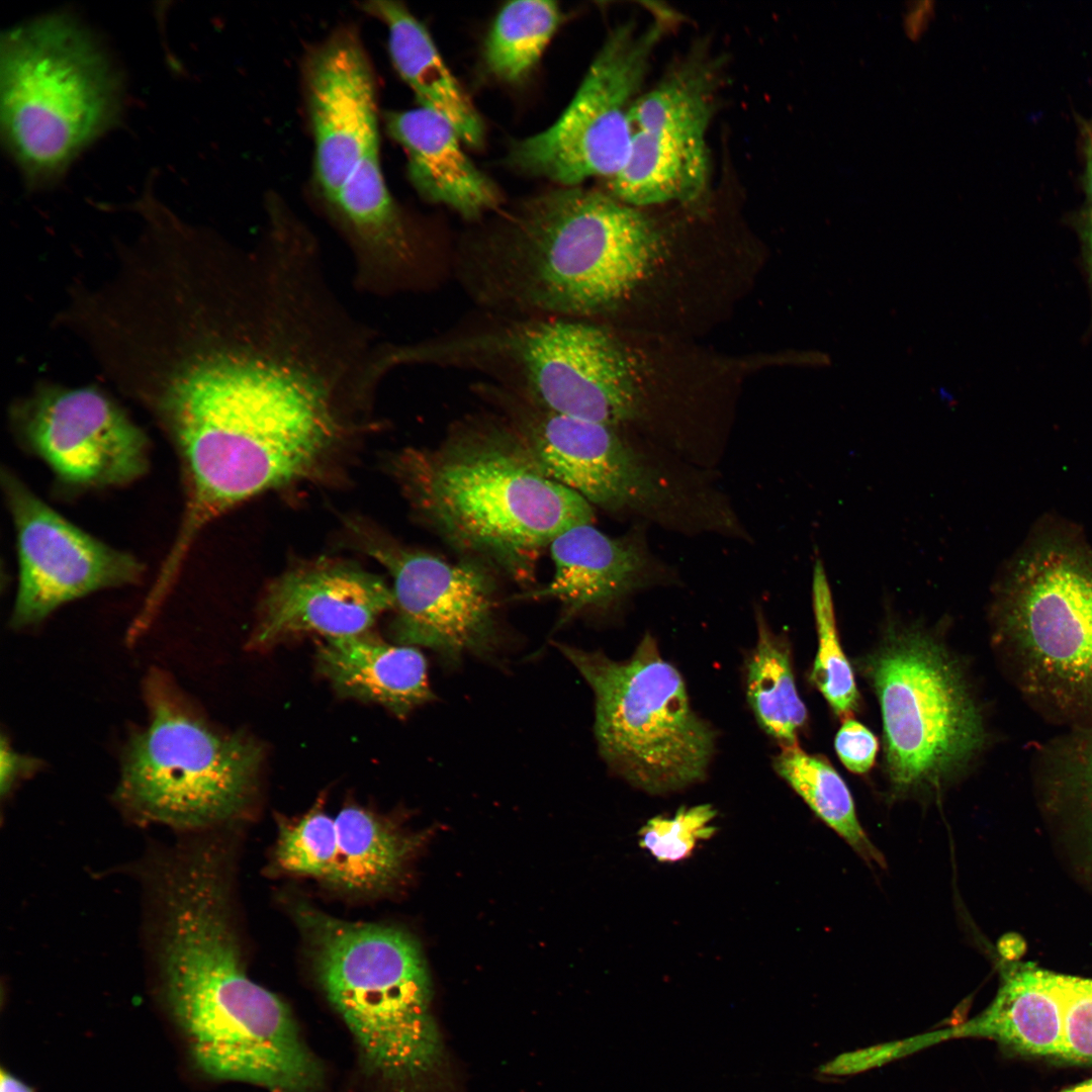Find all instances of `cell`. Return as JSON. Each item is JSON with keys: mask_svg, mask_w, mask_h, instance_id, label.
Listing matches in <instances>:
<instances>
[{"mask_svg": "<svg viewBox=\"0 0 1092 1092\" xmlns=\"http://www.w3.org/2000/svg\"><path fill=\"white\" fill-rule=\"evenodd\" d=\"M716 810L710 804L679 808L670 817L655 816L639 830V845L661 862L690 857L697 844L716 832Z\"/></svg>", "mask_w": 1092, "mask_h": 1092, "instance_id": "obj_32", "label": "cell"}, {"mask_svg": "<svg viewBox=\"0 0 1092 1092\" xmlns=\"http://www.w3.org/2000/svg\"><path fill=\"white\" fill-rule=\"evenodd\" d=\"M397 361L475 372L539 408L614 427L639 404L633 358L596 321L478 309L446 332L398 342Z\"/></svg>", "mask_w": 1092, "mask_h": 1092, "instance_id": "obj_5", "label": "cell"}, {"mask_svg": "<svg viewBox=\"0 0 1092 1092\" xmlns=\"http://www.w3.org/2000/svg\"><path fill=\"white\" fill-rule=\"evenodd\" d=\"M446 445L404 451L392 469L421 514L462 548L519 570L564 530L593 523V506L547 476L511 426L467 421Z\"/></svg>", "mask_w": 1092, "mask_h": 1092, "instance_id": "obj_4", "label": "cell"}, {"mask_svg": "<svg viewBox=\"0 0 1092 1092\" xmlns=\"http://www.w3.org/2000/svg\"><path fill=\"white\" fill-rule=\"evenodd\" d=\"M835 749L842 763L854 774H864L873 766L877 751L876 736L852 719L843 722L835 737Z\"/></svg>", "mask_w": 1092, "mask_h": 1092, "instance_id": "obj_34", "label": "cell"}, {"mask_svg": "<svg viewBox=\"0 0 1092 1092\" xmlns=\"http://www.w3.org/2000/svg\"><path fill=\"white\" fill-rule=\"evenodd\" d=\"M561 20L553 1L522 0L507 3L487 35L484 60L497 79L516 83L539 62Z\"/></svg>", "mask_w": 1092, "mask_h": 1092, "instance_id": "obj_30", "label": "cell"}, {"mask_svg": "<svg viewBox=\"0 0 1092 1092\" xmlns=\"http://www.w3.org/2000/svg\"><path fill=\"white\" fill-rule=\"evenodd\" d=\"M1078 129L1084 159L1083 188L1085 192L1084 205L1079 218V230L1083 244L1086 271L1092 290V112L1087 116L1078 118Z\"/></svg>", "mask_w": 1092, "mask_h": 1092, "instance_id": "obj_35", "label": "cell"}, {"mask_svg": "<svg viewBox=\"0 0 1092 1092\" xmlns=\"http://www.w3.org/2000/svg\"><path fill=\"white\" fill-rule=\"evenodd\" d=\"M812 601L818 636V650L811 679L840 716L857 705V690L851 666L839 643L831 589L820 559L813 568Z\"/></svg>", "mask_w": 1092, "mask_h": 1092, "instance_id": "obj_31", "label": "cell"}, {"mask_svg": "<svg viewBox=\"0 0 1092 1092\" xmlns=\"http://www.w3.org/2000/svg\"><path fill=\"white\" fill-rule=\"evenodd\" d=\"M149 721L126 744L116 797L132 815L181 830L235 817L253 791L262 752L210 728L162 675L147 682Z\"/></svg>", "mask_w": 1092, "mask_h": 1092, "instance_id": "obj_10", "label": "cell"}, {"mask_svg": "<svg viewBox=\"0 0 1092 1092\" xmlns=\"http://www.w3.org/2000/svg\"><path fill=\"white\" fill-rule=\"evenodd\" d=\"M422 842V835L358 806L336 816L312 809L280 825L275 857L285 872L372 894L396 885Z\"/></svg>", "mask_w": 1092, "mask_h": 1092, "instance_id": "obj_19", "label": "cell"}, {"mask_svg": "<svg viewBox=\"0 0 1092 1092\" xmlns=\"http://www.w3.org/2000/svg\"><path fill=\"white\" fill-rule=\"evenodd\" d=\"M121 106L120 74L73 15L49 13L3 32L1 135L30 189L56 185Z\"/></svg>", "mask_w": 1092, "mask_h": 1092, "instance_id": "obj_6", "label": "cell"}, {"mask_svg": "<svg viewBox=\"0 0 1092 1092\" xmlns=\"http://www.w3.org/2000/svg\"><path fill=\"white\" fill-rule=\"evenodd\" d=\"M778 775L827 826L868 862L884 866L883 854L858 821L852 796L839 774L824 759L797 744L784 746L776 756Z\"/></svg>", "mask_w": 1092, "mask_h": 1092, "instance_id": "obj_29", "label": "cell"}, {"mask_svg": "<svg viewBox=\"0 0 1092 1092\" xmlns=\"http://www.w3.org/2000/svg\"><path fill=\"white\" fill-rule=\"evenodd\" d=\"M228 898L224 876L209 869L175 874L153 893V962L168 1011L203 1075L314 1092L323 1066L288 1006L248 976Z\"/></svg>", "mask_w": 1092, "mask_h": 1092, "instance_id": "obj_2", "label": "cell"}, {"mask_svg": "<svg viewBox=\"0 0 1092 1092\" xmlns=\"http://www.w3.org/2000/svg\"><path fill=\"white\" fill-rule=\"evenodd\" d=\"M2 486L18 557L14 628L39 623L70 601L141 578L143 565L135 557L69 522L11 472L3 473Z\"/></svg>", "mask_w": 1092, "mask_h": 1092, "instance_id": "obj_15", "label": "cell"}, {"mask_svg": "<svg viewBox=\"0 0 1092 1092\" xmlns=\"http://www.w3.org/2000/svg\"><path fill=\"white\" fill-rule=\"evenodd\" d=\"M746 694L760 727L784 746L797 744L807 710L797 692L789 649L760 617L747 664Z\"/></svg>", "mask_w": 1092, "mask_h": 1092, "instance_id": "obj_28", "label": "cell"}, {"mask_svg": "<svg viewBox=\"0 0 1092 1092\" xmlns=\"http://www.w3.org/2000/svg\"><path fill=\"white\" fill-rule=\"evenodd\" d=\"M553 574L539 589L521 599H554L561 605L559 624L588 609L605 608L646 583L652 564L643 543L628 535L613 537L593 523L564 530L549 545Z\"/></svg>", "mask_w": 1092, "mask_h": 1092, "instance_id": "obj_23", "label": "cell"}, {"mask_svg": "<svg viewBox=\"0 0 1092 1092\" xmlns=\"http://www.w3.org/2000/svg\"><path fill=\"white\" fill-rule=\"evenodd\" d=\"M471 388L507 417L551 479L592 506L634 511L663 522L689 510V493L625 442L614 426L539 408L488 381Z\"/></svg>", "mask_w": 1092, "mask_h": 1092, "instance_id": "obj_13", "label": "cell"}, {"mask_svg": "<svg viewBox=\"0 0 1092 1092\" xmlns=\"http://www.w3.org/2000/svg\"><path fill=\"white\" fill-rule=\"evenodd\" d=\"M1065 1017L1061 1055L1074 1063H1092V979L1059 973Z\"/></svg>", "mask_w": 1092, "mask_h": 1092, "instance_id": "obj_33", "label": "cell"}, {"mask_svg": "<svg viewBox=\"0 0 1092 1092\" xmlns=\"http://www.w3.org/2000/svg\"><path fill=\"white\" fill-rule=\"evenodd\" d=\"M190 348L157 402L187 491L174 568L206 524L311 475L375 396L359 362L279 313H244Z\"/></svg>", "mask_w": 1092, "mask_h": 1092, "instance_id": "obj_1", "label": "cell"}, {"mask_svg": "<svg viewBox=\"0 0 1092 1092\" xmlns=\"http://www.w3.org/2000/svg\"><path fill=\"white\" fill-rule=\"evenodd\" d=\"M595 695V734L608 765L652 795L702 782L715 732L693 710L681 674L647 634L622 661L556 644Z\"/></svg>", "mask_w": 1092, "mask_h": 1092, "instance_id": "obj_9", "label": "cell"}, {"mask_svg": "<svg viewBox=\"0 0 1092 1092\" xmlns=\"http://www.w3.org/2000/svg\"><path fill=\"white\" fill-rule=\"evenodd\" d=\"M38 761L16 752L2 737L0 785L1 794L9 793L13 786L38 767Z\"/></svg>", "mask_w": 1092, "mask_h": 1092, "instance_id": "obj_36", "label": "cell"}, {"mask_svg": "<svg viewBox=\"0 0 1092 1092\" xmlns=\"http://www.w3.org/2000/svg\"><path fill=\"white\" fill-rule=\"evenodd\" d=\"M881 708L888 777L898 792L939 789L986 739L960 666L928 633L889 632L867 663Z\"/></svg>", "mask_w": 1092, "mask_h": 1092, "instance_id": "obj_11", "label": "cell"}, {"mask_svg": "<svg viewBox=\"0 0 1092 1092\" xmlns=\"http://www.w3.org/2000/svg\"><path fill=\"white\" fill-rule=\"evenodd\" d=\"M296 914L321 987L354 1036L365 1072L394 1092L422 1084L442 1063L444 1044L417 941L395 927L308 906Z\"/></svg>", "mask_w": 1092, "mask_h": 1092, "instance_id": "obj_7", "label": "cell"}, {"mask_svg": "<svg viewBox=\"0 0 1092 1092\" xmlns=\"http://www.w3.org/2000/svg\"><path fill=\"white\" fill-rule=\"evenodd\" d=\"M20 429L32 452L68 485H125L148 469L145 434L90 387L38 393L25 404Z\"/></svg>", "mask_w": 1092, "mask_h": 1092, "instance_id": "obj_18", "label": "cell"}, {"mask_svg": "<svg viewBox=\"0 0 1092 1092\" xmlns=\"http://www.w3.org/2000/svg\"><path fill=\"white\" fill-rule=\"evenodd\" d=\"M663 237L609 192L561 187L462 240L452 272L478 309L595 321L652 271Z\"/></svg>", "mask_w": 1092, "mask_h": 1092, "instance_id": "obj_3", "label": "cell"}, {"mask_svg": "<svg viewBox=\"0 0 1092 1092\" xmlns=\"http://www.w3.org/2000/svg\"><path fill=\"white\" fill-rule=\"evenodd\" d=\"M0 1092H33L32 1088L4 1068L0 1073Z\"/></svg>", "mask_w": 1092, "mask_h": 1092, "instance_id": "obj_37", "label": "cell"}, {"mask_svg": "<svg viewBox=\"0 0 1092 1092\" xmlns=\"http://www.w3.org/2000/svg\"><path fill=\"white\" fill-rule=\"evenodd\" d=\"M967 1037L994 1040L1020 1054L1061 1058L1065 1017L1059 973L1003 960L999 989L981 1013L951 1027L875 1044L871 1054L881 1067L933 1044Z\"/></svg>", "mask_w": 1092, "mask_h": 1092, "instance_id": "obj_21", "label": "cell"}, {"mask_svg": "<svg viewBox=\"0 0 1092 1092\" xmlns=\"http://www.w3.org/2000/svg\"><path fill=\"white\" fill-rule=\"evenodd\" d=\"M317 663L342 695L376 702L400 717L434 698L420 650L385 643L368 632L327 638Z\"/></svg>", "mask_w": 1092, "mask_h": 1092, "instance_id": "obj_25", "label": "cell"}, {"mask_svg": "<svg viewBox=\"0 0 1092 1092\" xmlns=\"http://www.w3.org/2000/svg\"><path fill=\"white\" fill-rule=\"evenodd\" d=\"M394 607L393 590L379 576L346 563L307 564L270 585L255 641L266 644L300 632L358 635Z\"/></svg>", "mask_w": 1092, "mask_h": 1092, "instance_id": "obj_22", "label": "cell"}, {"mask_svg": "<svg viewBox=\"0 0 1092 1092\" xmlns=\"http://www.w3.org/2000/svg\"><path fill=\"white\" fill-rule=\"evenodd\" d=\"M364 549L393 580L398 644L424 646L445 663L459 664L468 653L485 655L496 642L493 584L470 562L451 563L368 536Z\"/></svg>", "mask_w": 1092, "mask_h": 1092, "instance_id": "obj_16", "label": "cell"}, {"mask_svg": "<svg viewBox=\"0 0 1092 1092\" xmlns=\"http://www.w3.org/2000/svg\"><path fill=\"white\" fill-rule=\"evenodd\" d=\"M1037 796L1061 854L1092 889V725L1075 727L1041 751Z\"/></svg>", "mask_w": 1092, "mask_h": 1092, "instance_id": "obj_26", "label": "cell"}, {"mask_svg": "<svg viewBox=\"0 0 1092 1092\" xmlns=\"http://www.w3.org/2000/svg\"><path fill=\"white\" fill-rule=\"evenodd\" d=\"M362 8L385 24L392 63L421 107L445 117L466 145L480 147L483 121L423 23L401 2L372 0Z\"/></svg>", "mask_w": 1092, "mask_h": 1092, "instance_id": "obj_27", "label": "cell"}, {"mask_svg": "<svg viewBox=\"0 0 1092 1092\" xmlns=\"http://www.w3.org/2000/svg\"><path fill=\"white\" fill-rule=\"evenodd\" d=\"M386 125L403 148L410 178L426 200L468 221L499 208V189L464 153L457 130L445 117L419 107L388 113Z\"/></svg>", "mask_w": 1092, "mask_h": 1092, "instance_id": "obj_24", "label": "cell"}, {"mask_svg": "<svg viewBox=\"0 0 1092 1092\" xmlns=\"http://www.w3.org/2000/svg\"><path fill=\"white\" fill-rule=\"evenodd\" d=\"M324 206L348 249L353 287L363 295L389 298L429 291L444 278L445 262L452 266L453 251H444L389 193L378 148Z\"/></svg>", "mask_w": 1092, "mask_h": 1092, "instance_id": "obj_17", "label": "cell"}, {"mask_svg": "<svg viewBox=\"0 0 1092 1092\" xmlns=\"http://www.w3.org/2000/svg\"><path fill=\"white\" fill-rule=\"evenodd\" d=\"M304 83L325 205L379 147L374 74L356 32L341 29L318 44L307 57Z\"/></svg>", "mask_w": 1092, "mask_h": 1092, "instance_id": "obj_20", "label": "cell"}, {"mask_svg": "<svg viewBox=\"0 0 1092 1092\" xmlns=\"http://www.w3.org/2000/svg\"><path fill=\"white\" fill-rule=\"evenodd\" d=\"M994 640L1029 704L1075 727L1092 725V553L1043 536L996 590Z\"/></svg>", "mask_w": 1092, "mask_h": 1092, "instance_id": "obj_8", "label": "cell"}, {"mask_svg": "<svg viewBox=\"0 0 1092 1092\" xmlns=\"http://www.w3.org/2000/svg\"><path fill=\"white\" fill-rule=\"evenodd\" d=\"M671 19L666 9H656L644 23L630 19L615 26L561 116L547 129L516 142L510 164L563 187L613 178L627 160L631 110Z\"/></svg>", "mask_w": 1092, "mask_h": 1092, "instance_id": "obj_12", "label": "cell"}, {"mask_svg": "<svg viewBox=\"0 0 1092 1092\" xmlns=\"http://www.w3.org/2000/svg\"><path fill=\"white\" fill-rule=\"evenodd\" d=\"M1061 1092H1092V1079L1067 1088Z\"/></svg>", "mask_w": 1092, "mask_h": 1092, "instance_id": "obj_38", "label": "cell"}, {"mask_svg": "<svg viewBox=\"0 0 1092 1092\" xmlns=\"http://www.w3.org/2000/svg\"><path fill=\"white\" fill-rule=\"evenodd\" d=\"M721 67L718 57L696 48L642 92L631 110L627 160L608 180L610 194L638 208L704 196Z\"/></svg>", "mask_w": 1092, "mask_h": 1092, "instance_id": "obj_14", "label": "cell"}]
</instances>
